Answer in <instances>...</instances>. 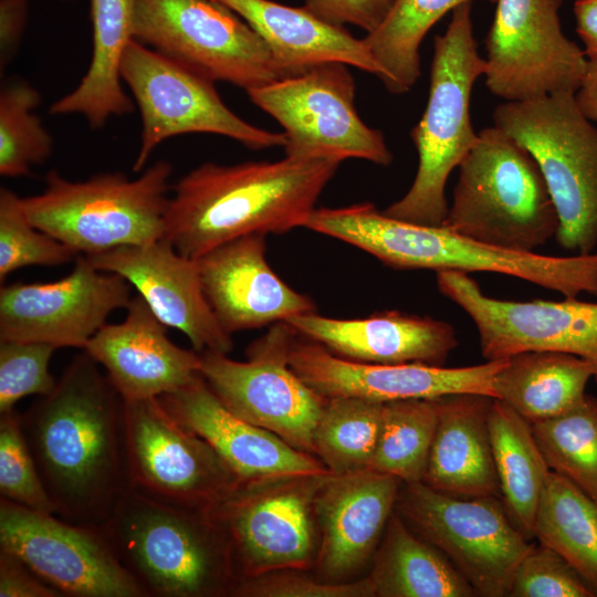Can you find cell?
I'll return each instance as SVG.
<instances>
[{"mask_svg":"<svg viewBox=\"0 0 597 597\" xmlns=\"http://www.w3.org/2000/svg\"><path fill=\"white\" fill-rule=\"evenodd\" d=\"M471 8V2L454 8L446 32L434 36L428 103L410 133L419 157L417 174L406 195L381 210L388 217L442 226L448 177L478 142L470 97L486 62L478 52Z\"/></svg>","mask_w":597,"mask_h":597,"instance_id":"cell-6","label":"cell"},{"mask_svg":"<svg viewBox=\"0 0 597 597\" xmlns=\"http://www.w3.org/2000/svg\"><path fill=\"white\" fill-rule=\"evenodd\" d=\"M130 283L78 254L54 282H15L0 289V339L84 349L111 313L126 308Z\"/></svg>","mask_w":597,"mask_h":597,"instance_id":"cell-19","label":"cell"},{"mask_svg":"<svg viewBox=\"0 0 597 597\" xmlns=\"http://www.w3.org/2000/svg\"><path fill=\"white\" fill-rule=\"evenodd\" d=\"M494 126L536 160L558 217L555 240L575 254L597 245V128L580 112L574 93L505 102Z\"/></svg>","mask_w":597,"mask_h":597,"instance_id":"cell-8","label":"cell"},{"mask_svg":"<svg viewBox=\"0 0 597 597\" xmlns=\"http://www.w3.org/2000/svg\"><path fill=\"white\" fill-rule=\"evenodd\" d=\"M55 346L40 342L0 339V413L28 396H44L56 380L50 373Z\"/></svg>","mask_w":597,"mask_h":597,"instance_id":"cell-41","label":"cell"},{"mask_svg":"<svg viewBox=\"0 0 597 597\" xmlns=\"http://www.w3.org/2000/svg\"><path fill=\"white\" fill-rule=\"evenodd\" d=\"M375 596L471 597L469 582L429 542L417 537L400 514H391L367 576Z\"/></svg>","mask_w":597,"mask_h":597,"instance_id":"cell-31","label":"cell"},{"mask_svg":"<svg viewBox=\"0 0 597 597\" xmlns=\"http://www.w3.org/2000/svg\"><path fill=\"white\" fill-rule=\"evenodd\" d=\"M27 0H0V65L6 67L18 50L24 30Z\"/></svg>","mask_w":597,"mask_h":597,"instance_id":"cell-46","label":"cell"},{"mask_svg":"<svg viewBox=\"0 0 597 597\" xmlns=\"http://www.w3.org/2000/svg\"><path fill=\"white\" fill-rule=\"evenodd\" d=\"M494 398L453 394L436 398L438 422L422 482L460 498H496L499 480L489 432Z\"/></svg>","mask_w":597,"mask_h":597,"instance_id":"cell-27","label":"cell"},{"mask_svg":"<svg viewBox=\"0 0 597 597\" xmlns=\"http://www.w3.org/2000/svg\"><path fill=\"white\" fill-rule=\"evenodd\" d=\"M533 536L562 556L597 596V502L552 470L536 510Z\"/></svg>","mask_w":597,"mask_h":597,"instance_id":"cell-33","label":"cell"},{"mask_svg":"<svg viewBox=\"0 0 597 597\" xmlns=\"http://www.w3.org/2000/svg\"><path fill=\"white\" fill-rule=\"evenodd\" d=\"M460 163L442 226L478 242L534 252L558 229V217L534 157L496 126L485 127Z\"/></svg>","mask_w":597,"mask_h":597,"instance_id":"cell-5","label":"cell"},{"mask_svg":"<svg viewBox=\"0 0 597 597\" xmlns=\"http://www.w3.org/2000/svg\"><path fill=\"white\" fill-rule=\"evenodd\" d=\"M133 38L245 92L286 76L259 34L218 0H133Z\"/></svg>","mask_w":597,"mask_h":597,"instance_id":"cell-9","label":"cell"},{"mask_svg":"<svg viewBox=\"0 0 597 597\" xmlns=\"http://www.w3.org/2000/svg\"><path fill=\"white\" fill-rule=\"evenodd\" d=\"M437 422L434 399L383 402L380 431L368 469L402 483L422 481Z\"/></svg>","mask_w":597,"mask_h":597,"instance_id":"cell-35","label":"cell"},{"mask_svg":"<svg viewBox=\"0 0 597 597\" xmlns=\"http://www.w3.org/2000/svg\"><path fill=\"white\" fill-rule=\"evenodd\" d=\"M100 528L146 597L232 595L228 549L206 512L130 489Z\"/></svg>","mask_w":597,"mask_h":597,"instance_id":"cell-4","label":"cell"},{"mask_svg":"<svg viewBox=\"0 0 597 597\" xmlns=\"http://www.w3.org/2000/svg\"><path fill=\"white\" fill-rule=\"evenodd\" d=\"M265 252V235L250 234L196 259L205 296L229 334L270 326L316 310L311 297L275 274Z\"/></svg>","mask_w":597,"mask_h":597,"instance_id":"cell-23","label":"cell"},{"mask_svg":"<svg viewBox=\"0 0 597 597\" xmlns=\"http://www.w3.org/2000/svg\"><path fill=\"white\" fill-rule=\"evenodd\" d=\"M510 596L594 597L595 594L562 556L540 543L532 545L519 564Z\"/></svg>","mask_w":597,"mask_h":597,"instance_id":"cell-42","label":"cell"},{"mask_svg":"<svg viewBox=\"0 0 597 597\" xmlns=\"http://www.w3.org/2000/svg\"><path fill=\"white\" fill-rule=\"evenodd\" d=\"M41 94L24 81L6 84L0 92V175L21 177L48 160L53 139L33 111Z\"/></svg>","mask_w":597,"mask_h":597,"instance_id":"cell-38","label":"cell"},{"mask_svg":"<svg viewBox=\"0 0 597 597\" xmlns=\"http://www.w3.org/2000/svg\"><path fill=\"white\" fill-rule=\"evenodd\" d=\"M158 398L177 421L210 444L241 482L331 473L311 453L229 410L201 375Z\"/></svg>","mask_w":597,"mask_h":597,"instance_id":"cell-22","label":"cell"},{"mask_svg":"<svg viewBox=\"0 0 597 597\" xmlns=\"http://www.w3.org/2000/svg\"><path fill=\"white\" fill-rule=\"evenodd\" d=\"M167 328L140 295L133 296L125 318L101 327L83 350L125 401L158 398L188 386L201 367L200 353L174 344Z\"/></svg>","mask_w":597,"mask_h":597,"instance_id":"cell-24","label":"cell"},{"mask_svg":"<svg viewBox=\"0 0 597 597\" xmlns=\"http://www.w3.org/2000/svg\"><path fill=\"white\" fill-rule=\"evenodd\" d=\"M78 254L52 235L35 228L28 219L21 198L12 190L0 189V282L14 271L30 265L55 266L69 263Z\"/></svg>","mask_w":597,"mask_h":597,"instance_id":"cell-39","label":"cell"},{"mask_svg":"<svg viewBox=\"0 0 597 597\" xmlns=\"http://www.w3.org/2000/svg\"><path fill=\"white\" fill-rule=\"evenodd\" d=\"M298 335L333 354L358 363L442 366L458 346L453 327L430 316L396 310L365 318H331L315 312L285 321Z\"/></svg>","mask_w":597,"mask_h":597,"instance_id":"cell-26","label":"cell"},{"mask_svg":"<svg viewBox=\"0 0 597 597\" xmlns=\"http://www.w3.org/2000/svg\"><path fill=\"white\" fill-rule=\"evenodd\" d=\"M507 358L467 367L447 368L422 363L378 365L342 358L310 339H295L293 370L326 399L359 397L377 402L436 399L453 394L496 398L494 380Z\"/></svg>","mask_w":597,"mask_h":597,"instance_id":"cell-20","label":"cell"},{"mask_svg":"<svg viewBox=\"0 0 597 597\" xmlns=\"http://www.w3.org/2000/svg\"><path fill=\"white\" fill-rule=\"evenodd\" d=\"M594 367L561 352L532 350L509 357L494 380L496 399L530 423L557 417L586 396Z\"/></svg>","mask_w":597,"mask_h":597,"instance_id":"cell-30","label":"cell"},{"mask_svg":"<svg viewBox=\"0 0 597 597\" xmlns=\"http://www.w3.org/2000/svg\"><path fill=\"white\" fill-rule=\"evenodd\" d=\"M85 256L95 268L127 280L154 314L185 334L196 352H231V334L205 296L197 261L181 255L165 238Z\"/></svg>","mask_w":597,"mask_h":597,"instance_id":"cell-21","label":"cell"},{"mask_svg":"<svg viewBox=\"0 0 597 597\" xmlns=\"http://www.w3.org/2000/svg\"><path fill=\"white\" fill-rule=\"evenodd\" d=\"M402 482L370 469L328 474L315 499L320 527L317 566L328 582H342L371 557L397 504Z\"/></svg>","mask_w":597,"mask_h":597,"instance_id":"cell-25","label":"cell"},{"mask_svg":"<svg viewBox=\"0 0 597 597\" xmlns=\"http://www.w3.org/2000/svg\"><path fill=\"white\" fill-rule=\"evenodd\" d=\"M241 17L264 41L286 76L326 62H341L383 77L363 39L327 22L304 6L272 0H218Z\"/></svg>","mask_w":597,"mask_h":597,"instance_id":"cell-28","label":"cell"},{"mask_svg":"<svg viewBox=\"0 0 597 597\" xmlns=\"http://www.w3.org/2000/svg\"><path fill=\"white\" fill-rule=\"evenodd\" d=\"M125 428L134 490L207 512L239 482L210 444L177 421L159 398L125 401Z\"/></svg>","mask_w":597,"mask_h":597,"instance_id":"cell-16","label":"cell"},{"mask_svg":"<svg viewBox=\"0 0 597 597\" xmlns=\"http://www.w3.org/2000/svg\"><path fill=\"white\" fill-rule=\"evenodd\" d=\"M233 596L244 597H371L374 588L365 577L353 583L321 582L292 569L276 570L239 582Z\"/></svg>","mask_w":597,"mask_h":597,"instance_id":"cell-43","label":"cell"},{"mask_svg":"<svg viewBox=\"0 0 597 597\" xmlns=\"http://www.w3.org/2000/svg\"><path fill=\"white\" fill-rule=\"evenodd\" d=\"M341 163L327 159L205 163L174 186L164 238L198 259L231 240L306 227Z\"/></svg>","mask_w":597,"mask_h":597,"instance_id":"cell-2","label":"cell"},{"mask_svg":"<svg viewBox=\"0 0 597 597\" xmlns=\"http://www.w3.org/2000/svg\"><path fill=\"white\" fill-rule=\"evenodd\" d=\"M383 402L359 397L326 400L313 434L315 453L333 474L368 469L376 449Z\"/></svg>","mask_w":597,"mask_h":597,"instance_id":"cell-36","label":"cell"},{"mask_svg":"<svg viewBox=\"0 0 597 597\" xmlns=\"http://www.w3.org/2000/svg\"><path fill=\"white\" fill-rule=\"evenodd\" d=\"M576 31L585 44V55L597 56V0H576L574 2Z\"/></svg>","mask_w":597,"mask_h":597,"instance_id":"cell-47","label":"cell"},{"mask_svg":"<svg viewBox=\"0 0 597 597\" xmlns=\"http://www.w3.org/2000/svg\"><path fill=\"white\" fill-rule=\"evenodd\" d=\"M0 548L19 557L61 596L146 597L100 527L0 498Z\"/></svg>","mask_w":597,"mask_h":597,"instance_id":"cell-17","label":"cell"},{"mask_svg":"<svg viewBox=\"0 0 597 597\" xmlns=\"http://www.w3.org/2000/svg\"><path fill=\"white\" fill-rule=\"evenodd\" d=\"M327 475L239 481L207 511L223 537L237 584L311 564L314 499Z\"/></svg>","mask_w":597,"mask_h":597,"instance_id":"cell-12","label":"cell"},{"mask_svg":"<svg viewBox=\"0 0 597 597\" xmlns=\"http://www.w3.org/2000/svg\"><path fill=\"white\" fill-rule=\"evenodd\" d=\"M495 3L484 40L489 91L506 102L557 92L575 94L587 59L562 31L558 15L562 0H496Z\"/></svg>","mask_w":597,"mask_h":597,"instance_id":"cell-15","label":"cell"},{"mask_svg":"<svg viewBox=\"0 0 597 597\" xmlns=\"http://www.w3.org/2000/svg\"><path fill=\"white\" fill-rule=\"evenodd\" d=\"M20 419L55 515L102 527L132 484L125 400L100 365L77 354Z\"/></svg>","mask_w":597,"mask_h":597,"instance_id":"cell-1","label":"cell"},{"mask_svg":"<svg viewBox=\"0 0 597 597\" xmlns=\"http://www.w3.org/2000/svg\"><path fill=\"white\" fill-rule=\"evenodd\" d=\"M172 166L158 160L138 178L101 172L72 181L56 170L45 176L39 195L21 198L30 222L77 254L143 245L165 234Z\"/></svg>","mask_w":597,"mask_h":597,"instance_id":"cell-7","label":"cell"},{"mask_svg":"<svg viewBox=\"0 0 597 597\" xmlns=\"http://www.w3.org/2000/svg\"><path fill=\"white\" fill-rule=\"evenodd\" d=\"M399 514L462 574L475 595L510 596L532 547L496 498H460L422 481L402 483Z\"/></svg>","mask_w":597,"mask_h":597,"instance_id":"cell-11","label":"cell"},{"mask_svg":"<svg viewBox=\"0 0 597 597\" xmlns=\"http://www.w3.org/2000/svg\"><path fill=\"white\" fill-rule=\"evenodd\" d=\"M472 0H396L384 22L363 38L391 94L407 93L420 76V44L448 12ZM495 2L496 0H488Z\"/></svg>","mask_w":597,"mask_h":597,"instance_id":"cell-34","label":"cell"},{"mask_svg":"<svg viewBox=\"0 0 597 597\" xmlns=\"http://www.w3.org/2000/svg\"><path fill=\"white\" fill-rule=\"evenodd\" d=\"M396 0H304V7L333 24H353L368 33L386 19Z\"/></svg>","mask_w":597,"mask_h":597,"instance_id":"cell-44","label":"cell"},{"mask_svg":"<svg viewBox=\"0 0 597 597\" xmlns=\"http://www.w3.org/2000/svg\"><path fill=\"white\" fill-rule=\"evenodd\" d=\"M93 53L86 74L69 94L55 101L50 113L80 114L93 129L111 116L133 112L132 98L121 81V63L133 38V0H91Z\"/></svg>","mask_w":597,"mask_h":597,"instance_id":"cell-29","label":"cell"},{"mask_svg":"<svg viewBox=\"0 0 597 597\" xmlns=\"http://www.w3.org/2000/svg\"><path fill=\"white\" fill-rule=\"evenodd\" d=\"M489 432L504 507L520 531L533 537L538 502L551 471L531 423L504 401L494 398Z\"/></svg>","mask_w":597,"mask_h":597,"instance_id":"cell-32","label":"cell"},{"mask_svg":"<svg viewBox=\"0 0 597 597\" xmlns=\"http://www.w3.org/2000/svg\"><path fill=\"white\" fill-rule=\"evenodd\" d=\"M531 426L549 469L597 502V398Z\"/></svg>","mask_w":597,"mask_h":597,"instance_id":"cell-37","label":"cell"},{"mask_svg":"<svg viewBox=\"0 0 597 597\" xmlns=\"http://www.w3.org/2000/svg\"><path fill=\"white\" fill-rule=\"evenodd\" d=\"M575 100L586 118L597 123V56L587 59V65Z\"/></svg>","mask_w":597,"mask_h":597,"instance_id":"cell-48","label":"cell"},{"mask_svg":"<svg viewBox=\"0 0 597 597\" xmlns=\"http://www.w3.org/2000/svg\"><path fill=\"white\" fill-rule=\"evenodd\" d=\"M142 116V143L133 170L144 169L153 150L181 134L208 133L232 138L251 149L286 144L285 134L251 125L221 100L214 81L133 39L121 63Z\"/></svg>","mask_w":597,"mask_h":597,"instance_id":"cell-13","label":"cell"},{"mask_svg":"<svg viewBox=\"0 0 597 597\" xmlns=\"http://www.w3.org/2000/svg\"><path fill=\"white\" fill-rule=\"evenodd\" d=\"M297 335L286 322L270 325L250 344L245 362L200 353V375L233 413L312 454L314 430L327 399L291 367Z\"/></svg>","mask_w":597,"mask_h":597,"instance_id":"cell-14","label":"cell"},{"mask_svg":"<svg viewBox=\"0 0 597 597\" xmlns=\"http://www.w3.org/2000/svg\"><path fill=\"white\" fill-rule=\"evenodd\" d=\"M60 596L19 557L0 548V597Z\"/></svg>","mask_w":597,"mask_h":597,"instance_id":"cell-45","label":"cell"},{"mask_svg":"<svg viewBox=\"0 0 597 597\" xmlns=\"http://www.w3.org/2000/svg\"><path fill=\"white\" fill-rule=\"evenodd\" d=\"M347 66L321 63L247 91L251 102L283 127L286 157L391 164L394 157L383 133L357 114L355 82Z\"/></svg>","mask_w":597,"mask_h":597,"instance_id":"cell-10","label":"cell"},{"mask_svg":"<svg viewBox=\"0 0 597 597\" xmlns=\"http://www.w3.org/2000/svg\"><path fill=\"white\" fill-rule=\"evenodd\" d=\"M439 291L473 321L486 360L549 350L578 356L594 367L597 383V303L576 297L516 302L484 294L468 273L437 272Z\"/></svg>","mask_w":597,"mask_h":597,"instance_id":"cell-18","label":"cell"},{"mask_svg":"<svg viewBox=\"0 0 597 597\" xmlns=\"http://www.w3.org/2000/svg\"><path fill=\"white\" fill-rule=\"evenodd\" d=\"M305 228L352 244L394 269L500 273L565 297L597 296V253L556 256L499 249L444 226L388 217L370 202L315 208Z\"/></svg>","mask_w":597,"mask_h":597,"instance_id":"cell-3","label":"cell"},{"mask_svg":"<svg viewBox=\"0 0 597 597\" xmlns=\"http://www.w3.org/2000/svg\"><path fill=\"white\" fill-rule=\"evenodd\" d=\"M0 498L55 514L22 430L20 413H0Z\"/></svg>","mask_w":597,"mask_h":597,"instance_id":"cell-40","label":"cell"}]
</instances>
